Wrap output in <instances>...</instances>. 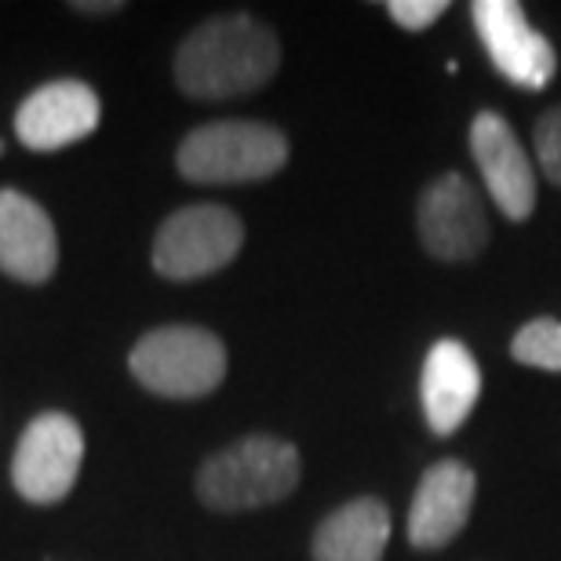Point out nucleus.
<instances>
[{"label":"nucleus","instance_id":"nucleus-1","mask_svg":"<svg viewBox=\"0 0 561 561\" xmlns=\"http://www.w3.org/2000/svg\"><path fill=\"white\" fill-rule=\"evenodd\" d=\"M280 44L266 22L219 15L201 22L175 51V84L190 99H233L271 84Z\"/></svg>","mask_w":561,"mask_h":561},{"label":"nucleus","instance_id":"nucleus-2","mask_svg":"<svg viewBox=\"0 0 561 561\" xmlns=\"http://www.w3.org/2000/svg\"><path fill=\"white\" fill-rule=\"evenodd\" d=\"M302 474L296 445L252 434L208 456L197 470V496L211 511H255L296 492Z\"/></svg>","mask_w":561,"mask_h":561},{"label":"nucleus","instance_id":"nucleus-3","mask_svg":"<svg viewBox=\"0 0 561 561\" xmlns=\"http://www.w3.org/2000/svg\"><path fill=\"white\" fill-rule=\"evenodd\" d=\"M288 161L285 131L263 121H211L179 142L175 164L190 183H255Z\"/></svg>","mask_w":561,"mask_h":561},{"label":"nucleus","instance_id":"nucleus-4","mask_svg":"<svg viewBox=\"0 0 561 561\" xmlns=\"http://www.w3.org/2000/svg\"><path fill=\"white\" fill-rule=\"evenodd\" d=\"M128 368L150 394L194 401L227 379V346L197 324H168L131 346Z\"/></svg>","mask_w":561,"mask_h":561},{"label":"nucleus","instance_id":"nucleus-5","mask_svg":"<svg viewBox=\"0 0 561 561\" xmlns=\"http://www.w3.org/2000/svg\"><path fill=\"white\" fill-rule=\"evenodd\" d=\"M244 244V222L227 205L172 211L153 238V271L168 280H197L230 266Z\"/></svg>","mask_w":561,"mask_h":561},{"label":"nucleus","instance_id":"nucleus-6","mask_svg":"<svg viewBox=\"0 0 561 561\" xmlns=\"http://www.w3.org/2000/svg\"><path fill=\"white\" fill-rule=\"evenodd\" d=\"M84 459V434L66 412H44L19 437L11 459V481L30 503H59L73 489Z\"/></svg>","mask_w":561,"mask_h":561},{"label":"nucleus","instance_id":"nucleus-7","mask_svg":"<svg viewBox=\"0 0 561 561\" xmlns=\"http://www.w3.org/2000/svg\"><path fill=\"white\" fill-rule=\"evenodd\" d=\"M474 30L485 44L492 66L507 77L511 84L540 92L554 77V48L540 30L533 26L518 0H478L470 4Z\"/></svg>","mask_w":561,"mask_h":561},{"label":"nucleus","instance_id":"nucleus-8","mask_svg":"<svg viewBox=\"0 0 561 561\" xmlns=\"http://www.w3.org/2000/svg\"><path fill=\"white\" fill-rule=\"evenodd\" d=\"M416 230L423 249L442 263H467L489 244V219L485 208H481V197L459 172L437 175L423 190Z\"/></svg>","mask_w":561,"mask_h":561},{"label":"nucleus","instance_id":"nucleus-9","mask_svg":"<svg viewBox=\"0 0 561 561\" xmlns=\"http://www.w3.org/2000/svg\"><path fill=\"white\" fill-rule=\"evenodd\" d=\"M470 153L503 216L514 222L529 219L536 211V172L511 121L496 110H481L470 121Z\"/></svg>","mask_w":561,"mask_h":561},{"label":"nucleus","instance_id":"nucleus-10","mask_svg":"<svg viewBox=\"0 0 561 561\" xmlns=\"http://www.w3.org/2000/svg\"><path fill=\"white\" fill-rule=\"evenodd\" d=\"M99 117H103V106H99L95 88L84 81H51L22 99L15 136L26 150L51 153L92 136Z\"/></svg>","mask_w":561,"mask_h":561},{"label":"nucleus","instance_id":"nucleus-11","mask_svg":"<svg viewBox=\"0 0 561 561\" xmlns=\"http://www.w3.org/2000/svg\"><path fill=\"white\" fill-rule=\"evenodd\" d=\"M478 500V478L463 459H442L423 474L409 507V543L420 551H437L453 543L470 522Z\"/></svg>","mask_w":561,"mask_h":561},{"label":"nucleus","instance_id":"nucleus-12","mask_svg":"<svg viewBox=\"0 0 561 561\" xmlns=\"http://www.w3.org/2000/svg\"><path fill=\"white\" fill-rule=\"evenodd\" d=\"M481 398V368L459 340H437L423 362L420 401L434 434H456Z\"/></svg>","mask_w":561,"mask_h":561},{"label":"nucleus","instance_id":"nucleus-13","mask_svg":"<svg viewBox=\"0 0 561 561\" xmlns=\"http://www.w3.org/2000/svg\"><path fill=\"white\" fill-rule=\"evenodd\" d=\"M59 266V238L37 201L0 190V271L22 285H44Z\"/></svg>","mask_w":561,"mask_h":561},{"label":"nucleus","instance_id":"nucleus-14","mask_svg":"<svg viewBox=\"0 0 561 561\" xmlns=\"http://www.w3.org/2000/svg\"><path fill=\"white\" fill-rule=\"evenodd\" d=\"M387 543V503L376 496H357L318 525V533H313V561H383Z\"/></svg>","mask_w":561,"mask_h":561},{"label":"nucleus","instance_id":"nucleus-15","mask_svg":"<svg viewBox=\"0 0 561 561\" xmlns=\"http://www.w3.org/2000/svg\"><path fill=\"white\" fill-rule=\"evenodd\" d=\"M514 362L529 368H547V373H561V321L558 318H536L522 324L511 340Z\"/></svg>","mask_w":561,"mask_h":561},{"label":"nucleus","instance_id":"nucleus-16","mask_svg":"<svg viewBox=\"0 0 561 561\" xmlns=\"http://www.w3.org/2000/svg\"><path fill=\"white\" fill-rule=\"evenodd\" d=\"M536 161L554 186H561V106L536 121Z\"/></svg>","mask_w":561,"mask_h":561},{"label":"nucleus","instance_id":"nucleus-17","mask_svg":"<svg viewBox=\"0 0 561 561\" xmlns=\"http://www.w3.org/2000/svg\"><path fill=\"white\" fill-rule=\"evenodd\" d=\"M448 11V0H390L387 15L398 22L401 30H426L434 26Z\"/></svg>","mask_w":561,"mask_h":561},{"label":"nucleus","instance_id":"nucleus-18","mask_svg":"<svg viewBox=\"0 0 561 561\" xmlns=\"http://www.w3.org/2000/svg\"><path fill=\"white\" fill-rule=\"evenodd\" d=\"M125 4L121 0H77L73 11H84V15H103V11H121Z\"/></svg>","mask_w":561,"mask_h":561},{"label":"nucleus","instance_id":"nucleus-19","mask_svg":"<svg viewBox=\"0 0 561 561\" xmlns=\"http://www.w3.org/2000/svg\"><path fill=\"white\" fill-rule=\"evenodd\" d=\"M0 153H4V142H0Z\"/></svg>","mask_w":561,"mask_h":561}]
</instances>
